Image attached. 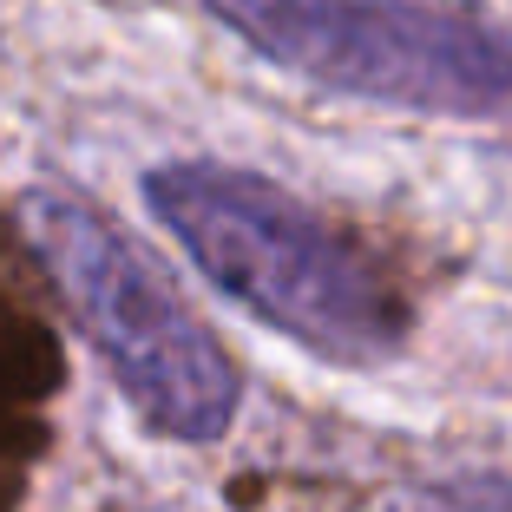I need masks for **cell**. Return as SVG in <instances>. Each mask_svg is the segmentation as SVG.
Wrapping results in <instances>:
<instances>
[{
  "label": "cell",
  "instance_id": "obj_1",
  "mask_svg": "<svg viewBox=\"0 0 512 512\" xmlns=\"http://www.w3.org/2000/svg\"><path fill=\"white\" fill-rule=\"evenodd\" d=\"M145 204L217 296L322 362L375 368L407 342L394 283L355 250V237L263 171L171 158L145 171Z\"/></svg>",
  "mask_w": 512,
  "mask_h": 512
},
{
  "label": "cell",
  "instance_id": "obj_2",
  "mask_svg": "<svg viewBox=\"0 0 512 512\" xmlns=\"http://www.w3.org/2000/svg\"><path fill=\"white\" fill-rule=\"evenodd\" d=\"M20 230L138 421L191 447L224 440L237 421L243 381L224 342L171 289V276L106 211H92L73 191H27Z\"/></svg>",
  "mask_w": 512,
  "mask_h": 512
},
{
  "label": "cell",
  "instance_id": "obj_3",
  "mask_svg": "<svg viewBox=\"0 0 512 512\" xmlns=\"http://www.w3.org/2000/svg\"><path fill=\"white\" fill-rule=\"evenodd\" d=\"M256 60L427 119L512 112V33L467 0H204Z\"/></svg>",
  "mask_w": 512,
  "mask_h": 512
},
{
  "label": "cell",
  "instance_id": "obj_4",
  "mask_svg": "<svg viewBox=\"0 0 512 512\" xmlns=\"http://www.w3.org/2000/svg\"><path fill=\"white\" fill-rule=\"evenodd\" d=\"M434 512H512V480H460L440 486Z\"/></svg>",
  "mask_w": 512,
  "mask_h": 512
}]
</instances>
